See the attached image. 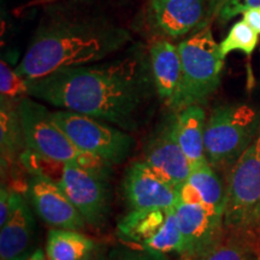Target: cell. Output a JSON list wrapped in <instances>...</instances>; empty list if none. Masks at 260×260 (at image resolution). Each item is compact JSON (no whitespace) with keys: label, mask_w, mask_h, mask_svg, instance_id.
I'll list each match as a JSON object with an SVG mask.
<instances>
[{"label":"cell","mask_w":260,"mask_h":260,"mask_svg":"<svg viewBox=\"0 0 260 260\" xmlns=\"http://www.w3.org/2000/svg\"><path fill=\"white\" fill-rule=\"evenodd\" d=\"M153 83L141 53L99 65L65 68L29 82L28 96L133 132Z\"/></svg>","instance_id":"1"},{"label":"cell","mask_w":260,"mask_h":260,"mask_svg":"<svg viewBox=\"0 0 260 260\" xmlns=\"http://www.w3.org/2000/svg\"><path fill=\"white\" fill-rule=\"evenodd\" d=\"M130 40L125 28L104 18H52L35 32L16 71L31 82L59 69L96 63Z\"/></svg>","instance_id":"2"},{"label":"cell","mask_w":260,"mask_h":260,"mask_svg":"<svg viewBox=\"0 0 260 260\" xmlns=\"http://www.w3.org/2000/svg\"><path fill=\"white\" fill-rule=\"evenodd\" d=\"M181 77L169 107L174 112L201 105L216 92L220 83L224 59L219 44L214 40L210 25L193 32L178 45Z\"/></svg>","instance_id":"3"},{"label":"cell","mask_w":260,"mask_h":260,"mask_svg":"<svg viewBox=\"0 0 260 260\" xmlns=\"http://www.w3.org/2000/svg\"><path fill=\"white\" fill-rule=\"evenodd\" d=\"M18 116L25 147L35 157L57 164L83 168H105V162L77 148L67 133L57 124L52 112L30 96L18 100Z\"/></svg>","instance_id":"4"},{"label":"cell","mask_w":260,"mask_h":260,"mask_svg":"<svg viewBox=\"0 0 260 260\" xmlns=\"http://www.w3.org/2000/svg\"><path fill=\"white\" fill-rule=\"evenodd\" d=\"M260 132L258 113L245 104L216 106L205 128V155L217 169L233 167Z\"/></svg>","instance_id":"5"},{"label":"cell","mask_w":260,"mask_h":260,"mask_svg":"<svg viewBox=\"0 0 260 260\" xmlns=\"http://www.w3.org/2000/svg\"><path fill=\"white\" fill-rule=\"evenodd\" d=\"M224 229L255 235L260 233V132L228 174Z\"/></svg>","instance_id":"6"},{"label":"cell","mask_w":260,"mask_h":260,"mask_svg":"<svg viewBox=\"0 0 260 260\" xmlns=\"http://www.w3.org/2000/svg\"><path fill=\"white\" fill-rule=\"evenodd\" d=\"M52 117L77 148L109 167L124 161L135 146L128 132L93 117L69 110H57Z\"/></svg>","instance_id":"7"},{"label":"cell","mask_w":260,"mask_h":260,"mask_svg":"<svg viewBox=\"0 0 260 260\" xmlns=\"http://www.w3.org/2000/svg\"><path fill=\"white\" fill-rule=\"evenodd\" d=\"M126 245L164 255H183V239L174 209L129 211L117 225Z\"/></svg>","instance_id":"8"},{"label":"cell","mask_w":260,"mask_h":260,"mask_svg":"<svg viewBox=\"0 0 260 260\" xmlns=\"http://www.w3.org/2000/svg\"><path fill=\"white\" fill-rule=\"evenodd\" d=\"M109 168L65 164L58 183L90 226L100 229L110 213Z\"/></svg>","instance_id":"9"},{"label":"cell","mask_w":260,"mask_h":260,"mask_svg":"<svg viewBox=\"0 0 260 260\" xmlns=\"http://www.w3.org/2000/svg\"><path fill=\"white\" fill-rule=\"evenodd\" d=\"M29 178L25 187L27 201L35 213L52 229H68L81 232L86 220L58 182L53 181L41 169L24 160Z\"/></svg>","instance_id":"10"},{"label":"cell","mask_w":260,"mask_h":260,"mask_svg":"<svg viewBox=\"0 0 260 260\" xmlns=\"http://www.w3.org/2000/svg\"><path fill=\"white\" fill-rule=\"evenodd\" d=\"M148 14L161 34L181 38L209 25L214 0H148Z\"/></svg>","instance_id":"11"},{"label":"cell","mask_w":260,"mask_h":260,"mask_svg":"<svg viewBox=\"0 0 260 260\" xmlns=\"http://www.w3.org/2000/svg\"><path fill=\"white\" fill-rule=\"evenodd\" d=\"M123 195L130 211L174 209L180 190L152 170L144 160L133 162L123 178Z\"/></svg>","instance_id":"12"},{"label":"cell","mask_w":260,"mask_h":260,"mask_svg":"<svg viewBox=\"0 0 260 260\" xmlns=\"http://www.w3.org/2000/svg\"><path fill=\"white\" fill-rule=\"evenodd\" d=\"M183 239V260H195L224 235V218L191 201L178 200L175 206Z\"/></svg>","instance_id":"13"},{"label":"cell","mask_w":260,"mask_h":260,"mask_svg":"<svg viewBox=\"0 0 260 260\" xmlns=\"http://www.w3.org/2000/svg\"><path fill=\"white\" fill-rule=\"evenodd\" d=\"M144 161L176 189L181 190L187 183L191 165L175 136L174 116L149 138L145 146Z\"/></svg>","instance_id":"14"},{"label":"cell","mask_w":260,"mask_h":260,"mask_svg":"<svg viewBox=\"0 0 260 260\" xmlns=\"http://www.w3.org/2000/svg\"><path fill=\"white\" fill-rule=\"evenodd\" d=\"M37 223L32 209L18 191L6 223L0 228V260H27L32 252Z\"/></svg>","instance_id":"15"},{"label":"cell","mask_w":260,"mask_h":260,"mask_svg":"<svg viewBox=\"0 0 260 260\" xmlns=\"http://www.w3.org/2000/svg\"><path fill=\"white\" fill-rule=\"evenodd\" d=\"M180 199L200 204L211 213L224 218L226 188L207 159L191 167L189 178L180 190Z\"/></svg>","instance_id":"16"},{"label":"cell","mask_w":260,"mask_h":260,"mask_svg":"<svg viewBox=\"0 0 260 260\" xmlns=\"http://www.w3.org/2000/svg\"><path fill=\"white\" fill-rule=\"evenodd\" d=\"M149 67L157 94L169 105L176 93L181 77L178 46L168 39H155L149 46Z\"/></svg>","instance_id":"17"},{"label":"cell","mask_w":260,"mask_h":260,"mask_svg":"<svg viewBox=\"0 0 260 260\" xmlns=\"http://www.w3.org/2000/svg\"><path fill=\"white\" fill-rule=\"evenodd\" d=\"M206 113L201 105H193L175 112L174 132L178 145L190 165L206 159L205 155V128Z\"/></svg>","instance_id":"18"},{"label":"cell","mask_w":260,"mask_h":260,"mask_svg":"<svg viewBox=\"0 0 260 260\" xmlns=\"http://www.w3.org/2000/svg\"><path fill=\"white\" fill-rule=\"evenodd\" d=\"M100 251L93 239L77 230L51 229L47 234V260H93Z\"/></svg>","instance_id":"19"},{"label":"cell","mask_w":260,"mask_h":260,"mask_svg":"<svg viewBox=\"0 0 260 260\" xmlns=\"http://www.w3.org/2000/svg\"><path fill=\"white\" fill-rule=\"evenodd\" d=\"M18 103L2 99V162L14 160L18 149L25 145L18 116Z\"/></svg>","instance_id":"20"},{"label":"cell","mask_w":260,"mask_h":260,"mask_svg":"<svg viewBox=\"0 0 260 260\" xmlns=\"http://www.w3.org/2000/svg\"><path fill=\"white\" fill-rule=\"evenodd\" d=\"M249 237L229 232V235H223L218 242L195 260H255Z\"/></svg>","instance_id":"21"},{"label":"cell","mask_w":260,"mask_h":260,"mask_svg":"<svg viewBox=\"0 0 260 260\" xmlns=\"http://www.w3.org/2000/svg\"><path fill=\"white\" fill-rule=\"evenodd\" d=\"M259 44V34L247 22H236L230 28L225 39L219 44L220 54L225 58L234 51H240L242 53L251 56Z\"/></svg>","instance_id":"22"},{"label":"cell","mask_w":260,"mask_h":260,"mask_svg":"<svg viewBox=\"0 0 260 260\" xmlns=\"http://www.w3.org/2000/svg\"><path fill=\"white\" fill-rule=\"evenodd\" d=\"M29 82L22 77L16 69H11L8 63L2 60L0 64V93L2 99L21 100L28 95Z\"/></svg>","instance_id":"23"},{"label":"cell","mask_w":260,"mask_h":260,"mask_svg":"<svg viewBox=\"0 0 260 260\" xmlns=\"http://www.w3.org/2000/svg\"><path fill=\"white\" fill-rule=\"evenodd\" d=\"M106 260H171L170 256L159 254L141 247L122 245L115 247L106 255Z\"/></svg>","instance_id":"24"},{"label":"cell","mask_w":260,"mask_h":260,"mask_svg":"<svg viewBox=\"0 0 260 260\" xmlns=\"http://www.w3.org/2000/svg\"><path fill=\"white\" fill-rule=\"evenodd\" d=\"M256 6H260V0H214V17L226 22Z\"/></svg>","instance_id":"25"},{"label":"cell","mask_w":260,"mask_h":260,"mask_svg":"<svg viewBox=\"0 0 260 260\" xmlns=\"http://www.w3.org/2000/svg\"><path fill=\"white\" fill-rule=\"evenodd\" d=\"M15 189H11L6 184H2L0 189V228L9 219L15 203Z\"/></svg>","instance_id":"26"},{"label":"cell","mask_w":260,"mask_h":260,"mask_svg":"<svg viewBox=\"0 0 260 260\" xmlns=\"http://www.w3.org/2000/svg\"><path fill=\"white\" fill-rule=\"evenodd\" d=\"M242 19L247 22L260 35V6L251 8L242 14Z\"/></svg>","instance_id":"27"},{"label":"cell","mask_w":260,"mask_h":260,"mask_svg":"<svg viewBox=\"0 0 260 260\" xmlns=\"http://www.w3.org/2000/svg\"><path fill=\"white\" fill-rule=\"evenodd\" d=\"M27 260H47V256H46V253L42 251V249L39 248V249H35Z\"/></svg>","instance_id":"28"},{"label":"cell","mask_w":260,"mask_h":260,"mask_svg":"<svg viewBox=\"0 0 260 260\" xmlns=\"http://www.w3.org/2000/svg\"><path fill=\"white\" fill-rule=\"evenodd\" d=\"M93 260H106V255L104 254V252L103 251H100L99 252V254H98L95 258H94Z\"/></svg>","instance_id":"29"}]
</instances>
